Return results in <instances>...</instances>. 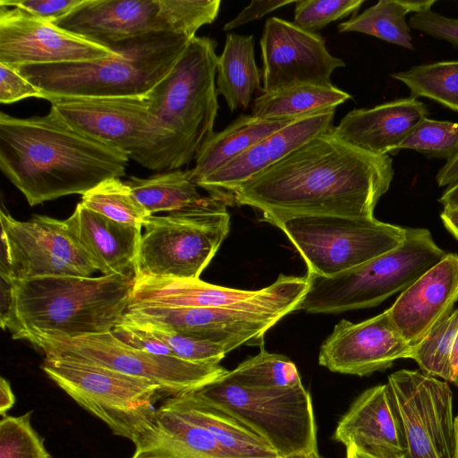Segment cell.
<instances>
[{"instance_id": "cell-1", "label": "cell", "mask_w": 458, "mask_h": 458, "mask_svg": "<svg viewBox=\"0 0 458 458\" xmlns=\"http://www.w3.org/2000/svg\"><path fill=\"white\" fill-rule=\"evenodd\" d=\"M394 174L389 155L359 148L332 126L239 185L230 200L276 227L297 216L374 217Z\"/></svg>"}, {"instance_id": "cell-2", "label": "cell", "mask_w": 458, "mask_h": 458, "mask_svg": "<svg viewBox=\"0 0 458 458\" xmlns=\"http://www.w3.org/2000/svg\"><path fill=\"white\" fill-rule=\"evenodd\" d=\"M129 157L64 121L0 113V169L30 206L90 191L125 175Z\"/></svg>"}, {"instance_id": "cell-3", "label": "cell", "mask_w": 458, "mask_h": 458, "mask_svg": "<svg viewBox=\"0 0 458 458\" xmlns=\"http://www.w3.org/2000/svg\"><path fill=\"white\" fill-rule=\"evenodd\" d=\"M134 280L120 276H45L14 281L0 323L13 339L79 337L110 332L122 321Z\"/></svg>"}, {"instance_id": "cell-4", "label": "cell", "mask_w": 458, "mask_h": 458, "mask_svg": "<svg viewBox=\"0 0 458 458\" xmlns=\"http://www.w3.org/2000/svg\"><path fill=\"white\" fill-rule=\"evenodd\" d=\"M191 38L153 32L109 45L118 52L110 57L15 69L42 92L44 99L145 95L169 73Z\"/></svg>"}, {"instance_id": "cell-5", "label": "cell", "mask_w": 458, "mask_h": 458, "mask_svg": "<svg viewBox=\"0 0 458 458\" xmlns=\"http://www.w3.org/2000/svg\"><path fill=\"white\" fill-rule=\"evenodd\" d=\"M446 255L426 228H406L402 243L368 263L326 277L307 275L299 310L340 313L377 306L402 293Z\"/></svg>"}, {"instance_id": "cell-6", "label": "cell", "mask_w": 458, "mask_h": 458, "mask_svg": "<svg viewBox=\"0 0 458 458\" xmlns=\"http://www.w3.org/2000/svg\"><path fill=\"white\" fill-rule=\"evenodd\" d=\"M216 42L193 37L169 73L149 91V112L174 135V170L189 164L214 132L219 108Z\"/></svg>"}, {"instance_id": "cell-7", "label": "cell", "mask_w": 458, "mask_h": 458, "mask_svg": "<svg viewBox=\"0 0 458 458\" xmlns=\"http://www.w3.org/2000/svg\"><path fill=\"white\" fill-rule=\"evenodd\" d=\"M227 204L208 195L182 209L147 217L136 278L199 279L229 233Z\"/></svg>"}, {"instance_id": "cell-8", "label": "cell", "mask_w": 458, "mask_h": 458, "mask_svg": "<svg viewBox=\"0 0 458 458\" xmlns=\"http://www.w3.org/2000/svg\"><path fill=\"white\" fill-rule=\"evenodd\" d=\"M45 374L75 403L135 444L154 422L159 386L95 363L68 357H46Z\"/></svg>"}, {"instance_id": "cell-9", "label": "cell", "mask_w": 458, "mask_h": 458, "mask_svg": "<svg viewBox=\"0 0 458 458\" xmlns=\"http://www.w3.org/2000/svg\"><path fill=\"white\" fill-rule=\"evenodd\" d=\"M45 99L70 125L121 149L140 165L155 171L174 170V135L151 115L148 94L47 96Z\"/></svg>"}, {"instance_id": "cell-10", "label": "cell", "mask_w": 458, "mask_h": 458, "mask_svg": "<svg viewBox=\"0 0 458 458\" xmlns=\"http://www.w3.org/2000/svg\"><path fill=\"white\" fill-rule=\"evenodd\" d=\"M220 4L219 0H85L54 24L106 47L153 32L193 38L216 19Z\"/></svg>"}, {"instance_id": "cell-11", "label": "cell", "mask_w": 458, "mask_h": 458, "mask_svg": "<svg viewBox=\"0 0 458 458\" xmlns=\"http://www.w3.org/2000/svg\"><path fill=\"white\" fill-rule=\"evenodd\" d=\"M193 393L253 429L280 458L318 451L311 397L303 385L255 389L237 385L224 376Z\"/></svg>"}, {"instance_id": "cell-12", "label": "cell", "mask_w": 458, "mask_h": 458, "mask_svg": "<svg viewBox=\"0 0 458 458\" xmlns=\"http://www.w3.org/2000/svg\"><path fill=\"white\" fill-rule=\"evenodd\" d=\"M305 261L308 275L331 277L395 249L406 228L375 217L307 216L279 225Z\"/></svg>"}, {"instance_id": "cell-13", "label": "cell", "mask_w": 458, "mask_h": 458, "mask_svg": "<svg viewBox=\"0 0 458 458\" xmlns=\"http://www.w3.org/2000/svg\"><path fill=\"white\" fill-rule=\"evenodd\" d=\"M30 343L46 357L77 359L148 379L169 397L198 391L228 372L220 365L192 363L135 349L112 331L74 338L38 337Z\"/></svg>"}, {"instance_id": "cell-14", "label": "cell", "mask_w": 458, "mask_h": 458, "mask_svg": "<svg viewBox=\"0 0 458 458\" xmlns=\"http://www.w3.org/2000/svg\"><path fill=\"white\" fill-rule=\"evenodd\" d=\"M1 278L10 282L45 276H91L98 269L65 220L36 215L19 221L1 210Z\"/></svg>"}, {"instance_id": "cell-15", "label": "cell", "mask_w": 458, "mask_h": 458, "mask_svg": "<svg viewBox=\"0 0 458 458\" xmlns=\"http://www.w3.org/2000/svg\"><path fill=\"white\" fill-rule=\"evenodd\" d=\"M309 288L308 276L280 275L259 290H240L214 285L199 279L138 276L130 306L219 308L278 315L299 310Z\"/></svg>"}, {"instance_id": "cell-16", "label": "cell", "mask_w": 458, "mask_h": 458, "mask_svg": "<svg viewBox=\"0 0 458 458\" xmlns=\"http://www.w3.org/2000/svg\"><path fill=\"white\" fill-rule=\"evenodd\" d=\"M386 384L401 423L404 458H453V393L447 382L401 369Z\"/></svg>"}, {"instance_id": "cell-17", "label": "cell", "mask_w": 458, "mask_h": 458, "mask_svg": "<svg viewBox=\"0 0 458 458\" xmlns=\"http://www.w3.org/2000/svg\"><path fill=\"white\" fill-rule=\"evenodd\" d=\"M259 45L263 93L301 84L332 85L335 70L345 66L327 51L320 34L278 17L266 21Z\"/></svg>"}, {"instance_id": "cell-18", "label": "cell", "mask_w": 458, "mask_h": 458, "mask_svg": "<svg viewBox=\"0 0 458 458\" xmlns=\"http://www.w3.org/2000/svg\"><path fill=\"white\" fill-rule=\"evenodd\" d=\"M118 52L17 8L0 5V64L22 65L91 61Z\"/></svg>"}, {"instance_id": "cell-19", "label": "cell", "mask_w": 458, "mask_h": 458, "mask_svg": "<svg viewBox=\"0 0 458 458\" xmlns=\"http://www.w3.org/2000/svg\"><path fill=\"white\" fill-rule=\"evenodd\" d=\"M283 318L219 308L127 307L123 319L208 340L227 352L242 344L263 346L265 334Z\"/></svg>"}, {"instance_id": "cell-20", "label": "cell", "mask_w": 458, "mask_h": 458, "mask_svg": "<svg viewBox=\"0 0 458 458\" xmlns=\"http://www.w3.org/2000/svg\"><path fill=\"white\" fill-rule=\"evenodd\" d=\"M411 347L386 310L360 323L339 321L320 347L318 363L333 372L363 377L410 358Z\"/></svg>"}, {"instance_id": "cell-21", "label": "cell", "mask_w": 458, "mask_h": 458, "mask_svg": "<svg viewBox=\"0 0 458 458\" xmlns=\"http://www.w3.org/2000/svg\"><path fill=\"white\" fill-rule=\"evenodd\" d=\"M457 301L458 255L446 253L386 310L399 333L413 346L454 311Z\"/></svg>"}, {"instance_id": "cell-22", "label": "cell", "mask_w": 458, "mask_h": 458, "mask_svg": "<svg viewBox=\"0 0 458 458\" xmlns=\"http://www.w3.org/2000/svg\"><path fill=\"white\" fill-rule=\"evenodd\" d=\"M335 112V108H332L294 120L199 182L197 186L232 204L230 194L239 185L331 128Z\"/></svg>"}, {"instance_id": "cell-23", "label": "cell", "mask_w": 458, "mask_h": 458, "mask_svg": "<svg viewBox=\"0 0 458 458\" xmlns=\"http://www.w3.org/2000/svg\"><path fill=\"white\" fill-rule=\"evenodd\" d=\"M334 437L378 458L404 457L401 423L387 384L360 394L339 420Z\"/></svg>"}, {"instance_id": "cell-24", "label": "cell", "mask_w": 458, "mask_h": 458, "mask_svg": "<svg viewBox=\"0 0 458 458\" xmlns=\"http://www.w3.org/2000/svg\"><path fill=\"white\" fill-rule=\"evenodd\" d=\"M65 222L103 276H120L135 281L142 226L114 221L81 202Z\"/></svg>"}, {"instance_id": "cell-25", "label": "cell", "mask_w": 458, "mask_h": 458, "mask_svg": "<svg viewBox=\"0 0 458 458\" xmlns=\"http://www.w3.org/2000/svg\"><path fill=\"white\" fill-rule=\"evenodd\" d=\"M428 115V106L411 96L370 108L353 109L334 126V131L359 148L390 156Z\"/></svg>"}, {"instance_id": "cell-26", "label": "cell", "mask_w": 458, "mask_h": 458, "mask_svg": "<svg viewBox=\"0 0 458 458\" xmlns=\"http://www.w3.org/2000/svg\"><path fill=\"white\" fill-rule=\"evenodd\" d=\"M162 405L184 420L206 428L234 458H280L253 429L193 392L168 397Z\"/></svg>"}, {"instance_id": "cell-27", "label": "cell", "mask_w": 458, "mask_h": 458, "mask_svg": "<svg viewBox=\"0 0 458 458\" xmlns=\"http://www.w3.org/2000/svg\"><path fill=\"white\" fill-rule=\"evenodd\" d=\"M134 445L136 453L164 454L177 458H234L206 428L162 404L156 410L153 425Z\"/></svg>"}, {"instance_id": "cell-28", "label": "cell", "mask_w": 458, "mask_h": 458, "mask_svg": "<svg viewBox=\"0 0 458 458\" xmlns=\"http://www.w3.org/2000/svg\"><path fill=\"white\" fill-rule=\"evenodd\" d=\"M298 119V118H296ZM290 119H260L252 114L237 117L225 129L213 132L199 148L191 179L197 184L245 150L290 124Z\"/></svg>"}, {"instance_id": "cell-29", "label": "cell", "mask_w": 458, "mask_h": 458, "mask_svg": "<svg viewBox=\"0 0 458 458\" xmlns=\"http://www.w3.org/2000/svg\"><path fill=\"white\" fill-rule=\"evenodd\" d=\"M216 92L231 112L248 107L256 90L262 91V72L258 67L253 35L229 33L217 57Z\"/></svg>"}, {"instance_id": "cell-30", "label": "cell", "mask_w": 458, "mask_h": 458, "mask_svg": "<svg viewBox=\"0 0 458 458\" xmlns=\"http://www.w3.org/2000/svg\"><path fill=\"white\" fill-rule=\"evenodd\" d=\"M352 97L332 85L301 84L270 93L253 101L251 114L260 119L301 118L335 108Z\"/></svg>"}, {"instance_id": "cell-31", "label": "cell", "mask_w": 458, "mask_h": 458, "mask_svg": "<svg viewBox=\"0 0 458 458\" xmlns=\"http://www.w3.org/2000/svg\"><path fill=\"white\" fill-rule=\"evenodd\" d=\"M436 0H380L361 13L338 25L344 32L367 34L409 50H415L406 21L408 13L430 10Z\"/></svg>"}, {"instance_id": "cell-32", "label": "cell", "mask_w": 458, "mask_h": 458, "mask_svg": "<svg viewBox=\"0 0 458 458\" xmlns=\"http://www.w3.org/2000/svg\"><path fill=\"white\" fill-rule=\"evenodd\" d=\"M126 183L149 216L171 213L199 202L201 196L190 170H170L148 178L131 176Z\"/></svg>"}, {"instance_id": "cell-33", "label": "cell", "mask_w": 458, "mask_h": 458, "mask_svg": "<svg viewBox=\"0 0 458 458\" xmlns=\"http://www.w3.org/2000/svg\"><path fill=\"white\" fill-rule=\"evenodd\" d=\"M391 77L403 82L413 98H427L458 112V60L413 65Z\"/></svg>"}, {"instance_id": "cell-34", "label": "cell", "mask_w": 458, "mask_h": 458, "mask_svg": "<svg viewBox=\"0 0 458 458\" xmlns=\"http://www.w3.org/2000/svg\"><path fill=\"white\" fill-rule=\"evenodd\" d=\"M225 377L255 389H286L302 386L295 364L284 355L267 352L263 346L257 355L228 370Z\"/></svg>"}, {"instance_id": "cell-35", "label": "cell", "mask_w": 458, "mask_h": 458, "mask_svg": "<svg viewBox=\"0 0 458 458\" xmlns=\"http://www.w3.org/2000/svg\"><path fill=\"white\" fill-rule=\"evenodd\" d=\"M81 203L114 221L142 226L149 216L120 178H110L84 193Z\"/></svg>"}, {"instance_id": "cell-36", "label": "cell", "mask_w": 458, "mask_h": 458, "mask_svg": "<svg viewBox=\"0 0 458 458\" xmlns=\"http://www.w3.org/2000/svg\"><path fill=\"white\" fill-rule=\"evenodd\" d=\"M457 327L455 310L411 347L410 359L417 362L422 372L450 382L451 352Z\"/></svg>"}, {"instance_id": "cell-37", "label": "cell", "mask_w": 458, "mask_h": 458, "mask_svg": "<svg viewBox=\"0 0 458 458\" xmlns=\"http://www.w3.org/2000/svg\"><path fill=\"white\" fill-rule=\"evenodd\" d=\"M429 157L450 159L458 152V122L423 119L400 144Z\"/></svg>"}, {"instance_id": "cell-38", "label": "cell", "mask_w": 458, "mask_h": 458, "mask_svg": "<svg viewBox=\"0 0 458 458\" xmlns=\"http://www.w3.org/2000/svg\"><path fill=\"white\" fill-rule=\"evenodd\" d=\"M31 411L4 416L0 421V458H51L43 438L33 428Z\"/></svg>"}, {"instance_id": "cell-39", "label": "cell", "mask_w": 458, "mask_h": 458, "mask_svg": "<svg viewBox=\"0 0 458 458\" xmlns=\"http://www.w3.org/2000/svg\"><path fill=\"white\" fill-rule=\"evenodd\" d=\"M135 325L150 332L164 343L175 357L186 361L205 365H219L220 361L228 353L226 349L217 343L163 330L150 325Z\"/></svg>"}, {"instance_id": "cell-40", "label": "cell", "mask_w": 458, "mask_h": 458, "mask_svg": "<svg viewBox=\"0 0 458 458\" xmlns=\"http://www.w3.org/2000/svg\"><path fill=\"white\" fill-rule=\"evenodd\" d=\"M363 3L364 0H298L293 22L317 33L332 21L357 13Z\"/></svg>"}, {"instance_id": "cell-41", "label": "cell", "mask_w": 458, "mask_h": 458, "mask_svg": "<svg viewBox=\"0 0 458 458\" xmlns=\"http://www.w3.org/2000/svg\"><path fill=\"white\" fill-rule=\"evenodd\" d=\"M408 24L410 28L445 40L458 48V19L444 16L430 9L412 14Z\"/></svg>"}, {"instance_id": "cell-42", "label": "cell", "mask_w": 458, "mask_h": 458, "mask_svg": "<svg viewBox=\"0 0 458 458\" xmlns=\"http://www.w3.org/2000/svg\"><path fill=\"white\" fill-rule=\"evenodd\" d=\"M85 0H0V5L17 7L52 23L67 16Z\"/></svg>"}, {"instance_id": "cell-43", "label": "cell", "mask_w": 458, "mask_h": 458, "mask_svg": "<svg viewBox=\"0 0 458 458\" xmlns=\"http://www.w3.org/2000/svg\"><path fill=\"white\" fill-rule=\"evenodd\" d=\"M112 333L122 342L135 349L153 354L175 357L172 351L150 332L123 318L113 328Z\"/></svg>"}, {"instance_id": "cell-44", "label": "cell", "mask_w": 458, "mask_h": 458, "mask_svg": "<svg viewBox=\"0 0 458 458\" xmlns=\"http://www.w3.org/2000/svg\"><path fill=\"white\" fill-rule=\"evenodd\" d=\"M31 97L43 98V94L15 68L0 64V102L10 104Z\"/></svg>"}, {"instance_id": "cell-45", "label": "cell", "mask_w": 458, "mask_h": 458, "mask_svg": "<svg viewBox=\"0 0 458 458\" xmlns=\"http://www.w3.org/2000/svg\"><path fill=\"white\" fill-rule=\"evenodd\" d=\"M296 1H278V0H253L249 5L244 7L235 18L225 23L223 27L225 31H228L246 23L260 19L266 14L281 8L283 6L295 4Z\"/></svg>"}, {"instance_id": "cell-46", "label": "cell", "mask_w": 458, "mask_h": 458, "mask_svg": "<svg viewBox=\"0 0 458 458\" xmlns=\"http://www.w3.org/2000/svg\"><path fill=\"white\" fill-rule=\"evenodd\" d=\"M436 181L439 187H448L458 182V152L438 170Z\"/></svg>"}, {"instance_id": "cell-47", "label": "cell", "mask_w": 458, "mask_h": 458, "mask_svg": "<svg viewBox=\"0 0 458 458\" xmlns=\"http://www.w3.org/2000/svg\"><path fill=\"white\" fill-rule=\"evenodd\" d=\"M440 218L446 230L458 240V203L443 206Z\"/></svg>"}, {"instance_id": "cell-48", "label": "cell", "mask_w": 458, "mask_h": 458, "mask_svg": "<svg viewBox=\"0 0 458 458\" xmlns=\"http://www.w3.org/2000/svg\"><path fill=\"white\" fill-rule=\"evenodd\" d=\"M15 403V395L12 390L11 385L4 377L0 378V413L2 417L6 416L9 410Z\"/></svg>"}, {"instance_id": "cell-49", "label": "cell", "mask_w": 458, "mask_h": 458, "mask_svg": "<svg viewBox=\"0 0 458 458\" xmlns=\"http://www.w3.org/2000/svg\"><path fill=\"white\" fill-rule=\"evenodd\" d=\"M451 383L458 386V327L453 343L451 352Z\"/></svg>"}, {"instance_id": "cell-50", "label": "cell", "mask_w": 458, "mask_h": 458, "mask_svg": "<svg viewBox=\"0 0 458 458\" xmlns=\"http://www.w3.org/2000/svg\"><path fill=\"white\" fill-rule=\"evenodd\" d=\"M438 201L443 205L458 203V182L446 187Z\"/></svg>"}, {"instance_id": "cell-51", "label": "cell", "mask_w": 458, "mask_h": 458, "mask_svg": "<svg viewBox=\"0 0 458 458\" xmlns=\"http://www.w3.org/2000/svg\"><path fill=\"white\" fill-rule=\"evenodd\" d=\"M345 458H378L364 453L353 445L346 447V457ZM404 458V457H402Z\"/></svg>"}, {"instance_id": "cell-52", "label": "cell", "mask_w": 458, "mask_h": 458, "mask_svg": "<svg viewBox=\"0 0 458 458\" xmlns=\"http://www.w3.org/2000/svg\"><path fill=\"white\" fill-rule=\"evenodd\" d=\"M131 458H177V457L164 454H157V453H149V452H142V453L134 452V454L132 455Z\"/></svg>"}, {"instance_id": "cell-53", "label": "cell", "mask_w": 458, "mask_h": 458, "mask_svg": "<svg viewBox=\"0 0 458 458\" xmlns=\"http://www.w3.org/2000/svg\"><path fill=\"white\" fill-rule=\"evenodd\" d=\"M453 458H458V415L454 418V450Z\"/></svg>"}, {"instance_id": "cell-54", "label": "cell", "mask_w": 458, "mask_h": 458, "mask_svg": "<svg viewBox=\"0 0 458 458\" xmlns=\"http://www.w3.org/2000/svg\"><path fill=\"white\" fill-rule=\"evenodd\" d=\"M287 458H321L318 454V451H313L310 453H302V454H297L292 456H289Z\"/></svg>"}]
</instances>
